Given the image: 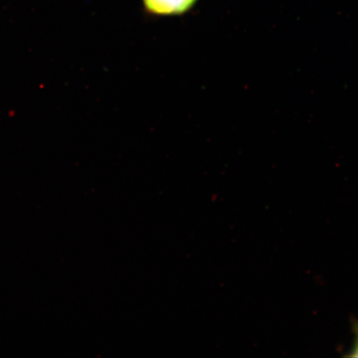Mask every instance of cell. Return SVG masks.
<instances>
[{"label":"cell","instance_id":"obj_1","mask_svg":"<svg viewBox=\"0 0 358 358\" xmlns=\"http://www.w3.org/2000/svg\"><path fill=\"white\" fill-rule=\"evenodd\" d=\"M152 15L170 16L182 15L194 6L198 0H142Z\"/></svg>","mask_w":358,"mask_h":358},{"label":"cell","instance_id":"obj_2","mask_svg":"<svg viewBox=\"0 0 358 358\" xmlns=\"http://www.w3.org/2000/svg\"><path fill=\"white\" fill-rule=\"evenodd\" d=\"M353 332L355 334V347L352 349L350 357H358V321L353 322Z\"/></svg>","mask_w":358,"mask_h":358}]
</instances>
